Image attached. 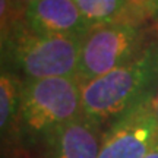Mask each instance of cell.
<instances>
[{
  "label": "cell",
  "instance_id": "1",
  "mask_svg": "<svg viewBox=\"0 0 158 158\" xmlns=\"http://www.w3.org/2000/svg\"><path fill=\"white\" fill-rule=\"evenodd\" d=\"M158 35L130 62L82 85V114L101 126L157 95Z\"/></svg>",
  "mask_w": 158,
  "mask_h": 158
},
{
  "label": "cell",
  "instance_id": "2",
  "mask_svg": "<svg viewBox=\"0 0 158 158\" xmlns=\"http://www.w3.org/2000/svg\"><path fill=\"white\" fill-rule=\"evenodd\" d=\"M84 38L37 34L23 16L2 32L3 54L27 79L76 76Z\"/></svg>",
  "mask_w": 158,
  "mask_h": 158
},
{
  "label": "cell",
  "instance_id": "3",
  "mask_svg": "<svg viewBox=\"0 0 158 158\" xmlns=\"http://www.w3.org/2000/svg\"><path fill=\"white\" fill-rule=\"evenodd\" d=\"M82 116V84L76 76L27 79L22 82L19 120L28 135L50 130Z\"/></svg>",
  "mask_w": 158,
  "mask_h": 158
},
{
  "label": "cell",
  "instance_id": "4",
  "mask_svg": "<svg viewBox=\"0 0 158 158\" xmlns=\"http://www.w3.org/2000/svg\"><path fill=\"white\" fill-rule=\"evenodd\" d=\"M143 22L133 18L94 27L82 41L76 79L84 85L130 62L147 44Z\"/></svg>",
  "mask_w": 158,
  "mask_h": 158
},
{
  "label": "cell",
  "instance_id": "5",
  "mask_svg": "<svg viewBox=\"0 0 158 158\" xmlns=\"http://www.w3.org/2000/svg\"><path fill=\"white\" fill-rule=\"evenodd\" d=\"M157 139L158 116L152 97L108 126L98 158H145Z\"/></svg>",
  "mask_w": 158,
  "mask_h": 158
},
{
  "label": "cell",
  "instance_id": "6",
  "mask_svg": "<svg viewBox=\"0 0 158 158\" xmlns=\"http://www.w3.org/2000/svg\"><path fill=\"white\" fill-rule=\"evenodd\" d=\"M23 22L37 34L76 38H85L94 28L75 0H37L23 9Z\"/></svg>",
  "mask_w": 158,
  "mask_h": 158
},
{
  "label": "cell",
  "instance_id": "7",
  "mask_svg": "<svg viewBox=\"0 0 158 158\" xmlns=\"http://www.w3.org/2000/svg\"><path fill=\"white\" fill-rule=\"evenodd\" d=\"M44 158H98L100 126L82 114L43 136Z\"/></svg>",
  "mask_w": 158,
  "mask_h": 158
},
{
  "label": "cell",
  "instance_id": "8",
  "mask_svg": "<svg viewBox=\"0 0 158 158\" xmlns=\"http://www.w3.org/2000/svg\"><path fill=\"white\" fill-rule=\"evenodd\" d=\"M75 3L92 27L133 18L145 19L135 0H75Z\"/></svg>",
  "mask_w": 158,
  "mask_h": 158
},
{
  "label": "cell",
  "instance_id": "9",
  "mask_svg": "<svg viewBox=\"0 0 158 158\" xmlns=\"http://www.w3.org/2000/svg\"><path fill=\"white\" fill-rule=\"evenodd\" d=\"M22 84L13 73L2 69L0 76V127L3 136L9 132L13 120L19 116Z\"/></svg>",
  "mask_w": 158,
  "mask_h": 158
},
{
  "label": "cell",
  "instance_id": "10",
  "mask_svg": "<svg viewBox=\"0 0 158 158\" xmlns=\"http://www.w3.org/2000/svg\"><path fill=\"white\" fill-rule=\"evenodd\" d=\"M145 15H147V19H152L158 25V0H151L148 3Z\"/></svg>",
  "mask_w": 158,
  "mask_h": 158
},
{
  "label": "cell",
  "instance_id": "11",
  "mask_svg": "<svg viewBox=\"0 0 158 158\" xmlns=\"http://www.w3.org/2000/svg\"><path fill=\"white\" fill-rule=\"evenodd\" d=\"M13 2V5L16 6L18 9H21V10H23L25 7L28 5H31V3H34V2H37V0H12Z\"/></svg>",
  "mask_w": 158,
  "mask_h": 158
},
{
  "label": "cell",
  "instance_id": "12",
  "mask_svg": "<svg viewBox=\"0 0 158 158\" xmlns=\"http://www.w3.org/2000/svg\"><path fill=\"white\" fill-rule=\"evenodd\" d=\"M136 5H138V7H139V10H141V13L143 15V18L147 19V15H145V10H147V6L148 3L151 2V0H135Z\"/></svg>",
  "mask_w": 158,
  "mask_h": 158
},
{
  "label": "cell",
  "instance_id": "13",
  "mask_svg": "<svg viewBox=\"0 0 158 158\" xmlns=\"http://www.w3.org/2000/svg\"><path fill=\"white\" fill-rule=\"evenodd\" d=\"M145 158H158V139H157V142L152 145V148L149 149V152L147 154V157Z\"/></svg>",
  "mask_w": 158,
  "mask_h": 158
},
{
  "label": "cell",
  "instance_id": "14",
  "mask_svg": "<svg viewBox=\"0 0 158 158\" xmlns=\"http://www.w3.org/2000/svg\"><path fill=\"white\" fill-rule=\"evenodd\" d=\"M155 111H157V116H158V91H157V95H155Z\"/></svg>",
  "mask_w": 158,
  "mask_h": 158
}]
</instances>
